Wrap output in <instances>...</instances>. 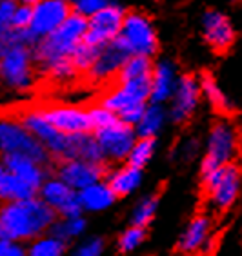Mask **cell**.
<instances>
[{"label": "cell", "mask_w": 242, "mask_h": 256, "mask_svg": "<svg viewBox=\"0 0 242 256\" xmlns=\"http://www.w3.org/2000/svg\"><path fill=\"white\" fill-rule=\"evenodd\" d=\"M57 222L53 209L46 206L39 196L19 202L0 204V236L19 244H30L48 234Z\"/></svg>", "instance_id": "1"}, {"label": "cell", "mask_w": 242, "mask_h": 256, "mask_svg": "<svg viewBox=\"0 0 242 256\" xmlns=\"http://www.w3.org/2000/svg\"><path fill=\"white\" fill-rule=\"evenodd\" d=\"M86 31H88V20L71 13L59 30L39 40L31 48L37 76L42 78L53 66L64 60H71L75 50L84 42Z\"/></svg>", "instance_id": "2"}, {"label": "cell", "mask_w": 242, "mask_h": 256, "mask_svg": "<svg viewBox=\"0 0 242 256\" xmlns=\"http://www.w3.org/2000/svg\"><path fill=\"white\" fill-rule=\"evenodd\" d=\"M4 156H26L44 168L55 166L50 153L15 114L0 109V158Z\"/></svg>", "instance_id": "3"}, {"label": "cell", "mask_w": 242, "mask_h": 256, "mask_svg": "<svg viewBox=\"0 0 242 256\" xmlns=\"http://www.w3.org/2000/svg\"><path fill=\"white\" fill-rule=\"evenodd\" d=\"M117 38L126 48L129 56L151 58L157 53V30H155L151 18L142 11H126L122 28H120Z\"/></svg>", "instance_id": "4"}, {"label": "cell", "mask_w": 242, "mask_h": 256, "mask_svg": "<svg viewBox=\"0 0 242 256\" xmlns=\"http://www.w3.org/2000/svg\"><path fill=\"white\" fill-rule=\"evenodd\" d=\"M238 154V131L229 120H218L211 126L206 142V156L200 166V172L209 174L215 169L235 164Z\"/></svg>", "instance_id": "5"}, {"label": "cell", "mask_w": 242, "mask_h": 256, "mask_svg": "<svg viewBox=\"0 0 242 256\" xmlns=\"http://www.w3.org/2000/svg\"><path fill=\"white\" fill-rule=\"evenodd\" d=\"M37 69H35L31 48H13L0 60V88L4 86L10 91L24 93L37 84Z\"/></svg>", "instance_id": "6"}, {"label": "cell", "mask_w": 242, "mask_h": 256, "mask_svg": "<svg viewBox=\"0 0 242 256\" xmlns=\"http://www.w3.org/2000/svg\"><path fill=\"white\" fill-rule=\"evenodd\" d=\"M11 113L15 114L20 120V124L42 144V148L50 153L53 164H59L64 160L66 149H68V134L59 133L51 124L46 122L37 106L30 104V106H24L20 109L15 108Z\"/></svg>", "instance_id": "7"}, {"label": "cell", "mask_w": 242, "mask_h": 256, "mask_svg": "<svg viewBox=\"0 0 242 256\" xmlns=\"http://www.w3.org/2000/svg\"><path fill=\"white\" fill-rule=\"evenodd\" d=\"M240 169L237 164H227L202 176L207 196L220 211H226L235 204L240 191Z\"/></svg>", "instance_id": "8"}, {"label": "cell", "mask_w": 242, "mask_h": 256, "mask_svg": "<svg viewBox=\"0 0 242 256\" xmlns=\"http://www.w3.org/2000/svg\"><path fill=\"white\" fill-rule=\"evenodd\" d=\"M126 10L117 2H109L104 10H100L95 16L88 20V31H86L84 42L93 48H104L106 44L113 42L120 33Z\"/></svg>", "instance_id": "9"}, {"label": "cell", "mask_w": 242, "mask_h": 256, "mask_svg": "<svg viewBox=\"0 0 242 256\" xmlns=\"http://www.w3.org/2000/svg\"><path fill=\"white\" fill-rule=\"evenodd\" d=\"M71 15V6L66 0H33V15L28 31L37 42L57 31Z\"/></svg>", "instance_id": "10"}, {"label": "cell", "mask_w": 242, "mask_h": 256, "mask_svg": "<svg viewBox=\"0 0 242 256\" xmlns=\"http://www.w3.org/2000/svg\"><path fill=\"white\" fill-rule=\"evenodd\" d=\"M93 136L99 142L106 162H122V160H126L131 148H133V144L137 142L135 129L119 122V120L108 126V128L95 131Z\"/></svg>", "instance_id": "11"}, {"label": "cell", "mask_w": 242, "mask_h": 256, "mask_svg": "<svg viewBox=\"0 0 242 256\" xmlns=\"http://www.w3.org/2000/svg\"><path fill=\"white\" fill-rule=\"evenodd\" d=\"M37 196L53 209L57 218H77L82 216V207L79 202V194L69 189L64 182H60L57 176H50L40 189L37 191Z\"/></svg>", "instance_id": "12"}, {"label": "cell", "mask_w": 242, "mask_h": 256, "mask_svg": "<svg viewBox=\"0 0 242 256\" xmlns=\"http://www.w3.org/2000/svg\"><path fill=\"white\" fill-rule=\"evenodd\" d=\"M40 114L48 124H51L62 134H84L91 133V122L88 116V109L77 106H37Z\"/></svg>", "instance_id": "13"}, {"label": "cell", "mask_w": 242, "mask_h": 256, "mask_svg": "<svg viewBox=\"0 0 242 256\" xmlns=\"http://www.w3.org/2000/svg\"><path fill=\"white\" fill-rule=\"evenodd\" d=\"M106 174H108L106 166L88 164L82 160H66V162H59L53 166V176L64 182L75 192H80L93 184L102 182Z\"/></svg>", "instance_id": "14"}, {"label": "cell", "mask_w": 242, "mask_h": 256, "mask_svg": "<svg viewBox=\"0 0 242 256\" xmlns=\"http://www.w3.org/2000/svg\"><path fill=\"white\" fill-rule=\"evenodd\" d=\"M149 78L131 80V82H117L100 100V106L111 113L119 114L122 109L137 104H146L149 100Z\"/></svg>", "instance_id": "15"}, {"label": "cell", "mask_w": 242, "mask_h": 256, "mask_svg": "<svg viewBox=\"0 0 242 256\" xmlns=\"http://www.w3.org/2000/svg\"><path fill=\"white\" fill-rule=\"evenodd\" d=\"M129 58V53L126 51L122 44L119 42V38H115L113 42H109L99 51V56L95 60V64L91 66L86 76L91 82H108V80L119 76L120 69L126 64V60Z\"/></svg>", "instance_id": "16"}, {"label": "cell", "mask_w": 242, "mask_h": 256, "mask_svg": "<svg viewBox=\"0 0 242 256\" xmlns=\"http://www.w3.org/2000/svg\"><path fill=\"white\" fill-rule=\"evenodd\" d=\"M202 36L213 51L224 53L235 42V28L226 13L207 10L202 15Z\"/></svg>", "instance_id": "17"}, {"label": "cell", "mask_w": 242, "mask_h": 256, "mask_svg": "<svg viewBox=\"0 0 242 256\" xmlns=\"http://www.w3.org/2000/svg\"><path fill=\"white\" fill-rule=\"evenodd\" d=\"M171 108H169V118L173 122L182 124L188 118H191V114L195 113V109L200 100V88H198V80L186 74L177 80L175 91L171 94Z\"/></svg>", "instance_id": "18"}, {"label": "cell", "mask_w": 242, "mask_h": 256, "mask_svg": "<svg viewBox=\"0 0 242 256\" xmlns=\"http://www.w3.org/2000/svg\"><path fill=\"white\" fill-rule=\"evenodd\" d=\"M0 162L13 176H17L20 182H24L35 191H39L40 186L50 176H53V168H44L26 156H4L0 158Z\"/></svg>", "instance_id": "19"}, {"label": "cell", "mask_w": 242, "mask_h": 256, "mask_svg": "<svg viewBox=\"0 0 242 256\" xmlns=\"http://www.w3.org/2000/svg\"><path fill=\"white\" fill-rule=\"evenodd\" d=\"M177 80V71H175V66L171 62H168V60L158 62L151 71V78H149V100H151V104L160 106L162 102L171 98Z\"/></svg>", "instance_id": "20"}, {"label": "cell", "mask_w": 242, "mask_h": 256, "mask_svg": "<svg viewBox=\"0 0 242 256\" xmlns=\"http://www.w3.org/2000/svg\"><path fill=\"white\" fill-rule=\"evenodd\" d=\"M66 160H82L88 164H97V166H106L104 154L100 151L99 142L95 140L93 133L84 134H68V149H66Z\"/></svg>", "instance_id": "21"}, {"label": "cell", "mask_w": 242, "mask_h": 256, "mask_svg": "<svg viewBox=\"0 0 242 256\" xmlns=\"http://www.w3.org/2000/svg\"><path fill=\"white\" fill-rule=\"evenodd\" d=\"M211 236V220L204 214H198L188 224L178 240V251L182 254H197L207 246Z\"/></svg>", "instance_id": "22"}, {"label": "cell", "mask_w": 242, "mask_h": 256, "mask_svg": "<svg viewBox=\"0 0 242 256\" xmlns=\"http://www.w3.org/2000/svg\"><path fill=\"white\" fill-rule=\"evenodd\" d=\"M77 194H79V202H80V207H82V212L106 211V209H109V207L115 204V200H117V196H115L113 191L109 189L106 180L93 184V186L82 189V191L77 192Z\"/></svg>", "instance_id": "23"}, {"label": "cell", "mask_w": 242, "mask_h": 256, "mask_svg": "<svg viewBox=\"0 0 242 256\" xmlns=\"http://www.w3.org/2000/svg\"><path fill=\"white\" fill-rule=\"evenodd\" d=\"M106 176H108L106 178V184H108L109 189L113 191V194L117 198L128 196V194L137 191V188L142 184V171L131 168L128 164L119 169H115V171H108Z\"/></svg>", "instance_id": "24"}, {"label": "cell", "mask_w": 242, "mask_h": 256, "mask_svg": "<svg viewBox=\"0 0 242 256\" xmlns=\"http://www.w3.org/2000/svg\"><path fill=\"white\" fill-rule=\"evenodd\" d=\"M33 196H37V191L26 186L24 182H20L17 176H13L0 162V204L19 202V200Z\"/></svg>", "instance_id": "25"}, {"label": "cell", "mask_w": 242, "mask_h": 256, "mask_svg": "<svg viewBox=\"0 0 242 256\" xmlns=\"http://www.w3.org/2000/svg\"><path fill=\"white\" fill-rule=\"evenodd\" d=\"M164 122H166V111L162 109V106L149 104L144 109L142 118L138 120V124L133 128L135 134L137 138H155L158 131L162 129Z\"/></svg>", "instance_id": "26"}, {"label": "cell", "mask_w": 242, "mask_h": 256, "mask_svg": "<svg viewBox=\"0 0 242 256\" xmlns=\"http://www.w3.org/2000/svg\"><path fill=\"white\" fill-rule=\"evenodd\" d=\"M86 222L84 216H77V218H57V222L51 226V229L48 231V234H51L53 238L60 240L62 244L68 246L69 242L77 240L86 232Z\"/></svg>", "instance_id": "27"}, {"label": "cell", "mask_w": 242, "mask_h": 256, "mask_svg": "<svg viewBox=\"0 0 242 256\" xmlns=\"http://www.w3.org/2000/svg\"><path fill=\"white\" fill-rule=\"evenodd\" d=\"M198 88H200V94L215 109H218V111H229L231 109V102H229V98L226 96V93L218 86V82L215 80L213 74H202L200 80H198Z\"/></svg>", "instance_id": "28"}, {"label": "cell", "mask_w": 242, "mask_h": 256, "mask_svg": "<svg viewBox=\"0 0 242 256\" xmlns=\"http://www.w3.org/2000/svg\"><path fill=\"white\" fill-rule=\"evenodd\" d=\"M151 71H153V64H151L149 58L129 56L126 60V64L122 66V69H120L117 82H131V80L148 78V76H151Z\"/></svg>", "instance_id": "29"}, {"label": "cell", "mask_w": 242, "mask_h": 256, "mask_svg": "<svg viewBox=\"0 0 242 256\" xmlns=\"http://www.w3.org/2000/svg\"><path fill=\"white\" fill-rule=\"evenodd\" d=\"M68 246L51 234L37 238L26 246V256H64Z\"/></svg>", "instance_id": "30"}, {"label": "cell", "mask_w": 242, "mask_h": 256, "mask_svg": "<svg viewBox=\"0 0 242 256\" xmlns=\"http://www.w3.org/2000/svg\"><path fill=\"white\" fill-rule=\"evenodd\" d=\"M157 209H158L157 194L142 196L137 202V206L133 207V211H131V226L146 229V226H148L155 218V214H157Z\"/></svg>", "instance_id": "31"}, {"label": "cell", "mask_w": 242, "mask_h": 256, "mask_svg": "<svg viewBox=\"0 0 242 256\" xmlns=\"http://www.w3.org/2000/svg\"><path fill=\"white\" fill-rule=\"evenodd\" d=\"M153 153H155V138H137V142L133 144V148H131L128 158H126V162L131 168L142 171L144 166L151 160Z\"/></svg>", "instance_id": "32"}, {"label": "cell", "mask_w": 242, "mask_h": 256, "mask_svg": "<svg viewBox=\"0 0 242 256\" xmlns=\"http://www.w3.org/2000/svg\"><path fill=\"white\" fill-rule=\"evenodd\" d=\"M100 50H102V48H93V46L82 42V44L75 50V53L71 54V64H73V68L77 69V73L79 74L88 73L89 69H91V66L95 64L97 56H99Z\"/></svg>", "instance_id": "33"}, {"label": "cell", "mask_w": 242, "mask_h": 256, "mask_svg": "<svg viewBox=\"0 0 242 256\" xmlns=\"http://www.w3.org/2000/svg\"><path fill=\"white\" fill-rule=\"evenodd\" d=\"M144 240H146V229L129 226L119 236L117 247H119V251L122 252V254H128V252H133L135 249H138V247L142 246Z\"/></svg>", "instance_id": "34"}, {"label": "cell", "mask_w": 242, "mask_h": 256, "mask_svg": "<svg viewBox=\"0 0 242 256\" xmlns=\"http://www.w3.org/2000/svg\"><path fill=\"white\" fill-rule=\"evenodd\" d=\"M31 15H33V2H31V0L17 2L13 16H11V30H15V31L28 30L31 24Z\"/></svg>", "instance_id": "35"}, {"label": "cell", "mask_w": 242, "mask_h": 256, "mask_svg": "<svg viewBox=\"0 0 242 256\" xmlns=\"http://www.w3.org/2000/svg\"><path fill=\"white\" fill-rule=\"evenodd\" d=\"M88 116H89V122H91V133L99 131V129L108 128V126H111V124H115L119 120L117 114L108 111L106 108H102L100 104L88 109Z\"/></svg>", "instance_id": "36"}, {"label": "cell", "mask_w": 242, "mask_h": 256, "mask_svg": "<svg viewBox=\"0 0 242 256\" xmlns=\"http://www.w3.org/2000/svg\"><path fill=\"white\" fill-rule=\"evenodd\" d=\"M108 4L109 2H106V0H75V2H69L71 13L82 16L84 20H89L91 16H95Z\"/></svg>", "instance_id": "37"}, {"label": "cell", "mask_w": 242, "mask_h": 256, "mask_svg": "<svg viewBox=\"0 0 242 256\" xmlns=\"http://www.w3.org/2000/svg\"><path fill=\"white\" fill-rule=\"evenodd\" d=\"M104 249H106V242L100 236L88 238V240L80 242L79 246L73 249L71 256H102Z\"/></svg>", "instance_id": "38"}, {"label": "cell", "mask_w": 242, "mask_h": 256, "mask_svg": "<svg viewBox=\"0 0 242 256\" xmlns=\"http://www.w3.org/2000/svg\"><path fill=\"white\" fill-rule=\"evenodd\" d=\"M17 2L13 0H2L0 2V38L11 31V16L15 11Z\"/></svg>", "instance_id": "39"}, {"label": "cell", "mask_w": 242, "mask_h": 256, "mask_svg": "<svg viewBox=\"0 0 242 256\" xmlns=\"http://www.w3.org/2000/svg\"><path fill=\"white\" fill-rule=\"evenodd\" d=\"M0 256H26V246L8 238H0Z\"/></svg>", "instance_id": "40"}, {"label": "cell", "mask_w": 242, "mask_h": 256, "mask_svg": "<svg viewBox=\"0 0 242 256\" xmlns=\"http://www.w3.org/2000/svg\"><path fill=\"white\" fill-rule=\"evenodd\" d=\"M0 238H2V236H0Z\"/></svg>", "instance_id": "41"}]
</instances>
